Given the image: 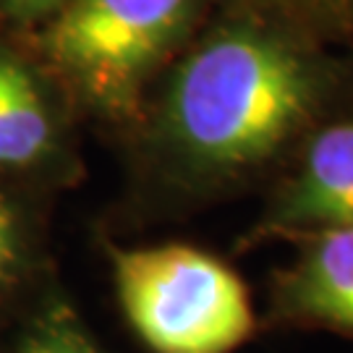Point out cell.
I'll return each mask as SVG.
<instances>
[{"label": "cell", "instance_id": "cell-5", "mask_svg": "<svg viewBox=\"0 0 353 353\" xmlns=\"http://www.w3.org/2000/svg\"><path fill=\"white\" fill-rule=\"evenodd\" d=\"M338 228H353V97L309 128L270 178L265 202L239 236L236 252Z\"/></svg>", "mask_w": 353, "mask_h": 353}, {"label": "cell", "instance_id": "cell-3", "mask_svg": "<svg viewBox=\"0 0 353 353\" xmlns=\"http://www.w3.org/2000/svg\"><path fill=\"white\" fill-rule=\"evenodd\" d=\"M121 314L150 353H236L262 330L246 283L217 254L183 241L102 239Z\"/></svg>", "mask_w": 353, "mask_h": 353}, {"label": "cell", "instance_id": "cell-8", "mask_svg": "<svg viewBox=\"0 0 353 353\" xmlns=\"http://www.w3.org/2000/svg\"><path fill=\"white\" fill-rule=\"evenodd\" d=\"M16 322L13 343L0 353H108L58 280Z\"/></svg>", "mask_w": 353, "mask_h": 353}, {"label": "cell", "instance_id": "cell-6", "mask_svg": "<svg viewBox=\"0 0 353 353\" xmlns=\"http://www.w3.org/2000/svg\"><path fill=\"white\" fill-rule=\"evenodd\" d=\"M259 322L353 341V228L293 241V259L272 272Z\"/></svg>", "mask_w": 353, "mask_h": 353}, {"label": "cell", "instance_id": "cell-1", "mask_svg": "<svg viewBox=\"0 0 353 353\" xmlns=\"http://www.w3.org/2000/svg\"><path fill=\"white\" fill-rule=\"evenodd\" d=\"M306 0H217L118 134V228L186 220L267 186L330 110L353 97Z\"/></svg>", "mask_w": 353, "mask_h": 353}, {"label": "cell", "instance_id": "cell-4", "mask_svg": "<svg viewBox=\"0 0 353 353\" xmlns=\"http://www.w3.org/2000/svg\"><path fill=\"white\" fill-rule=\"evenodd\" d=\"M79 113L45 61L0 39V183L48 199L84 178Z\"/></svg>", "mask_w": 353, "mask_h": 353}, {"label": "cell", "instance_id": "cell-2", "mask_svg": "<svg viewBox=\"0 0 353 353\" xmlns=\"http://www.w3.org/2000/svg\"><path fill=\"white\" fill-rule=\"evenodd\" d=\"M217 0H65L34 50L79 118L123 134Z\"/></svg>", "mask_w": 353, "mask_h": 353}, {"label": "cell", "instance_id": "cell-9", "mask_svg": "<svg viewBox=\"0 0 353 353\" xmlns=\"http://www.w3.org/2000/svg\"><path fill=\"white\" fill-rule=\"evenodd\" d=\"M65 0H0V19L13 26H42Z\"/></svg>", "mask_w": 353, "mask_h": 353}, {"label": "cell", "instance_id": "cell-10", "mask_svg": "<svg viewBox=\"0 0 353 353\" xmlns=\"http://www.w3.org/2000/svg\"><path fill=\"white\" fill-rule=\"evenodd\" d=\"M343 3H345V8H348V11H353V0H343Z\"/></svg>", "mask_w": 353, "mask_h": 353}, {"label": "cell", "instance_id": "cell-7", "mask_svg": "<svg viewBox=\"0 0 353 353\" xmlns=\"http://www.w3.org/2000/svg\"><path fill=\"white\" fill-rule=\"evenodd\" d=\"M42 199L0 183V322L19 319L55 283Z\"/></svg>", "mask_w": 353, "mask_h": 353}]
</instances>
